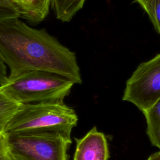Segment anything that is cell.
<instances>
[{"label": "cell", "instance_id": "52a82bcc", "mask_svg": "<svg viewBox=\"0 0 160 160\" xmlns=\"http://www.w3.org/2000/svg\"><path fill=\"white\" fill-rule=\"evenodd\" d=\"M21 17L32 23L42 21L49 13L51 0H8Z\"/></svg>", "mask_w": 160, "mask_h": 160}, {"label": "cell", "instance_id": "6da1fadb", "mask_svg": "<svg viewBox=\"0 0 160 160\" xmlns=\"http://www.w3.org/2000/svg\"><path fill=\"white\" fill-rule=\"evenodd\" d=\"M0 54L9 68V79L42 70L61 75L74 84L82 83L74 52L44 28H31L19 18L0 21Z\"/></svg>", "mask_w": 160, "mask_h": 160}, {"label": "cell", "instance_id": "9c48e42d", "mask_svg": "<svg viewBox=\"0 0 160 160\" xmlns=\"http://www.w3.org/2000/svg\"><path fill=\"white\" fill-rule=\"evenodd\" d=\"M85 0H51V7L56 18L62 22H69L83 7Z\"/></svg>", "mask_w": 160, "mask_h": 160}, {"label": "cell", "instance_id": "4fadbf2b", "mask_svg": "<svg viewBox=\"0 0 160 160\" xmlns=\"http://www.w3.org/2000/svg\"><path fill=\"white\" fill-rule=\"evenodd\" d=\"M0 160H11L7 136L4 132H0Z\"/></svg>", "mask_w": 160, "mask_h": 160}, {"label": "cell", "instance_id": "8fae6325", "mask_svg": "<svg viewBox=\"0 0 160 160\" xmlns=\"http://www.w3.org/2000/svg\"><path fill=\"white\" fill-rule=\"evenodd\" d=\"M146 13L160 35V0H150Z\"/></svg>", "mask_w": 160, "mask_h": 160}, {"label": "cell", "instance_id": "ba28073f", "mask_svg": "<svg viewBox=\"0 0 160 160\" xmlns=\"http://www.w3.org/2000/svg\"><path fill=\"white\" fill-rule=\"evenodd\" d=\"M146 121V133L151 144L160 150V99L142 112Z\"/></svg>", "mask_w": 160, "mask_h": 160}, {"label": "cell", "instance_id": "5bb4252c", "mask_svg": "<svg viewBox=\"0 0 160 160\" xmlns=\"http://www.w3.org/2000/svg\"><path fill=\"white\" fill-rule=\"evenodd\" d=\"M6 64L0 54V86L5 84L8 81Z\"/></svg>", "mask_w": 160, "mask_h": 160}, {"label": "cell", "instance_id": "30bf717a", "mask_svg": "<svg viewBox=\"0 0 160 160\" xmlns=\"http://www.w3.org/2000/svg\"><path fill=\"white\" fill-rule=\"evenodd\" d=\"M20 104L9 99L0 91V132L4 130Z\"/></svg>", "mask_w": 160, "mask_h": 160}, {"label": "cell", "instance_id": "9a60e30c", "mask_svg": "<svg viewBox=\"0 0 160 160\" xmlns=\"http://www.w3.org/2000/svg\"><path fill=\"white\" fill-rule=\"evenodd\" d=\"M146 12L150 0H136Z\"/></svg>", "mask_w": 160, "mask_h": 160}, {"label": "cell", "instance_id": "277c9868", "mask_svg": "<svg viewBox=\"0 0 160 160\" xmlns=\"http://www.w3.org/2000/svg\"><path fill=\"white\" fill-rule=\"evenodd\" d=\"M6 136L11 160H68L69 136L54 132Z\"/></svg>", "mask_w": 160, "mask_h": 160}, {"label": "cell", "instance_id": "7a4b0ae2", "mask_svg": "<svg viewBox=\"0 0 160 160\" xmlns=\"http://www.w3.org/2000/svg\"><path fill=\"white\" fill-rule=\"evenodd\" d=\"M78 120L74 110L64 102L20 104L4 132L12 134L54 132L71 136Z\"/></svg>", "mask_w": 160, "mask_h": 160}, {"label": "cell", "instance_id": "5b68a950", "mask_svg": "<svg viewBox=\"0 0 160 160\" xmlns=\"http://www.w3.org/2000/svg\"><path fill=\"white\" fill-rule=\"evenodd\" d=\"M160 99V53L141 63L127 81L122 100L144 112Z\"/></svg>", "mask_w": 160, "mask_h": 160}, {"label": "cell", "instance_id": "7c38bea8", "mask_svg": "<svg viewBox=\"0 0 160 160\" xmlns=\"http://www.w3.org/2000/svg\"><path fill=\"white\" fill-rule=\"evenodd\" d=\"M19 18L18 12L8 0H0V21Z\"/></svg>", "mask_w": 160, "mask_h": 160}, {"label": "cell", "instance_id": "3957f363", "mask_svg": "<svg viewBox=\"0 0 160 160\" xmlns=\"http://www.w3.org/2000/svg\"><path fill=\"white\" fill-rule=\"evenodd\" d=\"M74 82L58 74L42 70L22 73L0 86V91L19 104L63 102Z\"/></svg>", "mask_w": 160, "mask_h": 160}, {"label": "cell", "instance_id": "2e32d148", "mask_svg": "<svg viewBox=\"0 0 160 160\" xmlns=\"http://www.w3.org/2000/svg\"><path fill=\"white\" fill-rule=\"evenodd\" d=\"M147 160H160V151L152 154Z\"/></svg>", "mask_w": 160, "mask_h": 160}, {"label": "cell", "instance_id": "8992f818", "mask_svg": "<svg viewBox=\"0 0 160 160\" xmlns=\"http://www.w3.org/2000/svg\"><path fill=\"white\" fill-rule=\"evenodd\" d=\"M74 160H108L109 153L104 133L92 128L84 137L76 139Z\"/></svg>", "mask_w": 160, "mask_h": 160}]
</instances>
